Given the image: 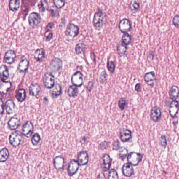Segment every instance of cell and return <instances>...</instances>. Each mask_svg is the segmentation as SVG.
I'll return each mask as SVG.
<instances>
[{
  "mask_svg": "<svg viewBox=\"0 0 179 179\" xmlns=\"http://www.w3.org/2000/svg\"><path fill=\"white\" fill-rule=\"evenodd\" d=\"M9 143L13 147L19 146L23 140V134L20 131L16 130L12 132L9 138Z\"/></svg>",
  "mask_w": 179,
  "mask_h": 179,
  "instance_id": "cell-1",
  "label": "cell"
},
{
  "mask_svg": "<svg viewBox=\"0 0 179 179\" xmlns=\"http://www.w3.org/2000/svg\"><path fill=\"white\" fill-rule=\"evenodd\" d=\"M43 81L45 87L47 89H51L55 86V77L51 72H46L44 74Z\"/></svg>",
  "mask_w": 179,
  "mask_h": 179,
  "instance_id": "cell-2",
  "label": "cell"
},
{
  "mask_svg": "<svg viewBox=\"0 0 179 179\" xmlns=\"http://www.w3.org/2000/svg\"><path fill=\"white\" fill-rule=\"evenodd\" d=\"M105 21V15L103 12L98 11L95 13L94 18L93 24L97 28H101L103 27Z\"/></svg>",
  "mask_w": 179,
  "mask_h": 179,
  "instance_id": "cell-3",
  "label": "cell"
},
{
  "mask_svg": "<svg viewBox=\"0 0 179 179\" xmlns=\"http://www.w3.org/2000/svg\"><path fill=\"white\" fill-rule=\"evenodd\" d=\"M143 158V154L137 152H130L127 156V160L129 163L133 166H137L139 164Z\"/></svg>",
  "mask_w": 179,
  "mask_h": 179,
  "instance_id": "cell-4",
  "label": "cell"
},
{
  "mask_svg": "<svg viewBox=\"0 0 179 179\" xmlns=\"http://www.w3.org/2000/svg\"><path fill=\"white\" fill-rule=\"evenodd\" d=\"M80 164L77 160L75 159L71 160L67 167V173L70 177H72L78 172Z\"/></svg>",
  "mask_w": 179,
  "mask_h": 179,
  "instance_id": "cell-5",
  "label": "cell"
},
{
  "mask_svg": "<svg viewBox=\"0 0 179 179\" xmlns=\"http://www.w3.org/2000/svg\"><path fill=\"white\" fill-rule=\"evenodd\" d=\"M71 81L73 85L77 87H81L84 81V77L83 73L81 71H76L71 76Z\"/></svg>",
  "mask_w": 179,
  "mask_h": 179,
  "instance_id": "cell-6",
  "label": "cell"
},
{
  "mask_svg": "<svg viewBox=\"0 0 179 179\" xmlns=\"http://www.w3.org/2000/svg\"><path fill=\"white\" fill-rule=\"evenodd\" d=\"M34 130V127L32 122L30 121H27L23 124L22 131L23 135L26 138H29L32 135Z\"/></svg>",
  "mask_w": 179,
  "mask_h": 179,
  "instance_id": "cell-7",
  "label": "cell"
},
{
  "mask_svg": "<svg viewBox=\"0 0 179 179\" xmlns=\"http://www.w3.org/2000/svg\"><path fill=\"white\" fill-rule=\"evenodd\" d=\"M79 33V28L76 24L71 23L67 27L66 31V34L69 38L76 37Z\"/></svg>",
  "mask_w": 179,
  "mask_h": 179,
  "instance_id": "cell-8",
  "label": "cell"
},
{
  "mask_svg": "<svg viewBox=\"0 0 179 179\" xmlns=\"http://www.w3.org/2000/svg\"><path fill=\"white\" fill-rule=\"evenodd\" d=\"M111 165V159L108 154H103L101 159V167L104 172H107L110 169Z\"/></svg>",
  "mask_w": 179,
  "mask_h": 179,
  "instance_id": "cell-9",
  "label": "cell"
},
{
  "mask_svg": "<svg viewBox=\"0 0 179 179\" xmlns=\"http://www.w3.org/2000/svg\"><path fill=\"white\" fill-rule=\"evenodd\" d=\"M62 60L58 58H54L51 61L49 69L51 73H57L62 68Z\"/></svg>",
  "mask_w": 179,
  "mask_h": 179,
  "instance_id": "cell-10",
  "label": "cell"
},
{
  "mask_svg": "<svg viewBox=\"0 0 179 179\" xmlns=\"http://www.w3.org/2000/svg\"><path fill=\"white\" fill-rule=\"evenodd\" d=\"M131 28V22L128 18H123L120 21L119 23V28L120 31L124 34L127 33L129 31H130Z\"/></svg>",
  "mask_w": 179,
  "mask_h": 179,
  "instance_id": "cell-11",
  "label": "cell"
},
{
  "mask_svg": "<svg viewBox=\"0 0 179 179\" xmlns=\"http://www.w3.org/2000/svg\"><path fill=\"white\" fill-rule=\"evenodd\" d=\"M41 21V17L36 12H32L28 16V23L32 27H35L39 25Z\"/></svg>",
  "mask_w": 179,
  "mask_h": 179,
  "instance_id": "cell-12",
  "label": "cell"
},
{
  "mask_svg": "<svg viewBox=\"0 0 179 179\" xmlns=\"http://www.w3.org/2000/svg\"><path fill=\"white\" fill-rule=\"evenodd\" d=\"M89 155L86 151H81L77 156V161L81 166L87 164L89 162Z\"/></svg>",
  "mask_w": 179,
  "mask_h": 179,
  "instance_id": "cell-13",
  "label": "cell"
},
{
  "mask_svg": "<svg viewBox=\"0 0 179 179\" xmlns=\"http://www.w3.org/2000/svg\"><path fill=\"white\" fill-rule=\"evenodd\" d=\"M161 116L162 112L160 108L157 106H154L152 108L150 112V117L154 122H159L161 119Z\"/></svg>",
  "mask_w": 179,
  "mask_h": 179,
  "instance_id": "cell-14",
  "label": "cell"
},
{
  "mask_svg": "<svg viewBox=\"0 0 179 179\" xmlns=\"http://www.w3.org/2000/svg\"><path fill=\"white\" fill-rule=\"evenodd\" d=\"M53 164L55 169L57 170L64 169L65 165V159L62 156H56L53 160Z\"/></svg>",
  "mask_w": 179,
  "mask_h": 179,
  "instance_id": "cell-15",
  "label": "cell"
},
{
  "mask_svg": "<svg viewBox=\"0 0 179 179\" xmlns=\"http://www.w3.org/2000/svg\"><path fill=\"white\" fill-rule=\"evenodd\" d=\"M16 55L15 51L13 50H9L6 53H5L4 56V60L5 63L9 64H11L13 63L14 62L15 60L16 59Z\"/></svg>",
  "mask_w": 179,
  "mask_h": 179,
  "instance_id": "cell-16",
  "label": "cell"
},
{
  "mask_svg": "<svg viewBox=\"0 0 179 179\" xmlns=\"http://www.w3.org/2000/svg\"><path fill=\"white\" fill-rule=\"evenodd\" d=\"M7 124L10 130H15L20 126L21 121L17 117H12L7 122Z\"/></svg>",
  "mask_w": 179,
  "mask_h": 179,
  "instance_id": "cell-17",
  "label": "cell"
},
{
  "mask_svg": "<svg viewBox=\"0 0 179 179\" xmlns=\"http://www.w3.org/2000/svg\"><path fill=\"white\" fill-rule=\"evenodd\" d=\"M179 110V103L176 100L172 101L169 106V114L171 117L175 118Z\"/></svg>",
  "mask_w": 179,
  "mask_h": 179,
  "instance_id": "cell-18",
  "label": "cell"
},
{
  "mask_svg": "<svg viewBox=\"0 0 179 179\" xmlns=\"http://www.w3.org/2000/svg\"><path fill=\"white\" fill-rule=\"evenodd\" d=\"M122 171L123 175L125 177H130L133 175L134 170H133L132 165L130 163H125L122 168Z\"/></svg>",
  "mask_w": 179,
  "mask_h": 179,
  "instance_id": "cell-19",
  "label": "cell"
},
{
  "mask_svg": "<svg viewBox=\"0 0 179 179\" xmlns=\"http://www.w3.org/2000/svg\"><path fill=\"white\" fill-rule=\"evenodd\" d=\"M144 80L147 84L153 87L156 80V75L154 71H150L146 73L144 76Z\"/></svg>",
  "mask_w": 179,
  "mask_h": 179,
  "instance_id": "cell-20",
  "label": "cell"
},
{
  "mask_svg": "<svg viewBox=\"0 0 179 179\" xmlns=\"http://www.w3.org/2000/svg\"><path fill=\"white\" fill-rule=\"evenodd\" d=\"M5 109L7 114L11 115L15 111L16 106L14 101L11 99L8 100L5 103Z\"/></svg>",
  "mask_w": 179,
  "mask_h": 179,
  "instance_id": "cell-21",
  "label": "cell"
},
{
  "mask_svg": "<svg viewBox=\"0 0 179 179\" xmlns=\"http://www.w3.org/2000/svg\"><path fill=\"white\" fill-rule=\"evenodd\" d=\"M131 135H132L131 131L129 129H125L120 131V139L122 142L126 143V142L128 141L129 140H130V139H131Z\"/></svg>",
  "mask_w": 179,
  "mask_h": 179,
  "instance_id": "cell-22",
  "label": "cell"
},
{
  "mask_svg": "<svg viewBox=\"0 0 179 179\" xmlns=\"http://www.w3.org/2000/svg\"><path fill=\"white\" fill-rule=\"evenodd\" d=\"M1 79L2 81H7L9 78V71L7 67L5 65H2L0 67Z\"/></svg>",
  "mask_w": 179,
  "mask_h": 179,
  "instance_id": "cell-23",
  "label": "cell"
},
{
  "mask_svg": "<svg viewBox=\"0 0 179 179\" xmlns=\"http://www.w3.org/2000/svg\"><path fill=\"white\" fill-rule=\"evenodd\" d=\"M41 90V87L39 84H32L29 87V93L32 96L36 97L39 94Z\"/></svg>",
  "mask_w": 179,
  "mask_h": 179,
  "instance_id": "cell-24",
  "label": "cell"
},
{
  "mask_svg": "<svg viewBox=\"0 0 179 179\" xmlns=\"http://www.w3.org/2000/svg\"><path fill=\"white\" fill-rule=\"evenodd\" d=\"M50 94L53 98H57L62 93V88L60 85L57 84L50 90Z\"/></svg>",
  "mask_w": 179,
  "mask_h": 179,
  "instance_id": "cell-25",
  "label": "cell"
},
{
  "mask_svg": "<svg viewBox=\"0 0 179 179\" xmlns=\"http://www.w3.org/2000/svg\"><path fill=\"white\" fill-rule=\"evenodd\" d=\"M30 65V62L27 59L24 58L21 60L19 63L17 70L20 73H25L28 70Z\"/></svg>",
  "mask_w": 179,
  "mask_h": 179,
  "instance_id": "cell-26",
  "label": "cell"
},
{
  "mask_svg": "<svg viewBox=\"0 0 179 179\" xmlns=\"http://www.w3.org/2000/svg\"><path fill=\"white\" fill-rule=\"evenodd\" d=\"M169 96L170 98L173 100H176L179 97V88L177 86H172L169 90Z\"/></svg>",
  "mask_w": 179,
  "mask_h": 179,
  "instance_id": "cell-27",
  "label": "cell"
},
{
  "mask_svg": "<svg viewBox=\"0 0 179 179\" xmlns=\"http://www.w3.org/2000/svg\"><path fill=\"white\" fill-rule=\"evenodd\" d=\"M12 84L10 81H2L0 85V92L1 94H7L11 87Z\"/></svg>",
  "mask_w": 179,
  "mask_h": 179,
  "instance_id": "cell-28",
  "label": "cell"
},
{
  "mask_svg": "<svg viewBox=\"0 0 179 179\" xmlns=\"http://www.w3.org/2000/svg\"><path fill=\"white\" fill-rule=\"evenodd\" d=\"M127 51V46L122 41H120L118 43L117 45V52L120 56H124L126 53Z\"/></svg>",
  "mask_w": 179,
  "mask_h": 179,
  "instance_id": "cell-29",
  "label": "cell"
},
{
  "mask_svg": "<svg viewBox=\"0 0 179 179\" xmlns=\"http://www.w3.org/2000/svg\"><path fill=\"white\" fill-rule=\"evenodd\" d=\"M34 57L36 60L41 62L45 57V51L43 48H37L34 54Z\"/></svg>",
  "mask_w": 179,
  "mask_h": 179,
  "instance_id": "cell-30",
  "label": "cell"
},
{
  "mask_svg": "<svg viewBox=\"0 0 179 179\" xmlns=\"http://www.w3.org/2000/svg\"><path fill=\"white\" fill-rule=\"evenodd\" d=\"M9 153L7 148H3L0 151V162H5L9 158Z\"/></svg>",
  "mask_w": 179,
  "mask_h": 179,
  "instance_id": "cell-31",
  "label": "cell"
},
{
  "mask_svg": "<svg viewBox=\"0 0 179 179\" xmlns=\"http://www.w3.org/2000/svg\"><path fill=\"white\" fill-rule=\"evenodd\" d=\"M16 98L19 102H23L26 98V92L24 88H21L16 92Z\"/></svg>",
  "mask_w": 179,
  "mask_h": 179,
  "instance_id": "cell-32",
  "label": "cell"
},
{
  "mask_svg": "<svg viewBox=\"0 0 179 179\" xmlns=\"http://www.w3.org/2000/svg\"><path fill=\"white\" fill-rule=\"evenodd\" d=\"M9 5L11 11H17L20 7V1L19 0H10Z\"/></svg>",
  "mask_w": 179,
  "mask_h": 179,
  "instance_id": "cell-33",
  "label": "cell"
},
{
  "mask_svg": "<svg viewBox=\"0 0 179 179\" xmlns=\"http://www.w3.org/2000/svg\"><path fill=\"white\" fill-rule=\"evenodd\" d=\"M67 94L70 97H75L78 94V87L75 85H71L69 86Z\"/></svg>",
  "mask_w": 179,
  "mask_h": 179,
  "instance_id": "cell-34",
  "label": "cell"
},
{
  "mask_svg": "<svg viewBox=\"0 0 179 179\" xmlns=\"http://www.w3.org/2000/svg\"><path fill=\"white\" fill-rule=\"evenodd\" d=\"M128 150L126 148L122 147L119 149L118 150V156L119 158L120 159L122 160H124L127 156H128Z\"/></svg>",
  "mask_w": 179,
  "mask_h": 179,
  "instance_id": "cell-35",
  "label": "cell"
},
{
  "mask_svg": "<svg viewBox=\"0 0 179 179\" xmlns=\"http://www.w3.org/2000/svg\"><path fill=\"white\" fill-rule=\"evenodd\" d=\"M129 8L131 11L136 12L138 11L140 8V4L137 1L133 0L131 1L129 5Z\"/></svg>",
  "mask_w": 179,
  "mask_h": 179,
  "instance_id": "cell-36",
  "label": "cell"
},
{
  "mask_svg": "<svg viewBox=\"0 0 179 179\" xmlns=\"http://www.w3.org/2000/svg\"><path fill=\"white\" fill-rule=\"evenodd\" d=\"M41 140V135L38 133H35L33 135L32 139H31V142L33 146H36L37 145L40 143Z\"/></svg>",
  "mask_w": 179,
  "mask_h": 179,
  "instance_id": "cell-37",
  "label": "cell"
},
{
  "mask_svg": "<svg viewBox=\"0 0 179 179\" xmlns=\"http://www.w3.org/2000/svg\"><path fill=\"white\" fill-rule=\"evenodd\" d=\"M128 106V101L126 99L124 98L120 99L118 101V107L120 110H124Z\"/></svg>",
  "mask_w": 179,
  "mask_h": 179,
  "instance_id": "cell-38",
  "label": "cell"
},
{
  "mask_svg": "<svg viewBox=\"0 0 179 179\" xmlns=\"http://www.w3.org/2000/svg\"><path fill=\"white\" fill-rule=\"evenodd\" d=\"M131 36L128 33H124L122 36V41L126 45H128L131 43Z\"/></svg>",
  "mask_w": 179,
  "mask_h": 179,
  "instance_id": "cell-39",
  "label": "cell"
},
{
  "mask_svg": "<svg viewBox=\"0 0 179 179\" xmlns=\"http://www.w3.org/2000/svg\"><path fill=\"white\" fill-rule=\"evenodd\" d=\"M108 179H119L118 175L116 170L113 169L109 171L108 174Z\"/></svg>",
  "mask_w": 179,
  "mask_h": 179,
  "instance_id": "cell-40",
  "label": "cell"
},
{
  "mask_svg": "<svg viewBox=\"0 0 179 179\" xmlns=\"http://www.w3.org/2000/svg\"><path fill=\"white\" fill-rule=\"evenodd\" d=\"M84 48V45L81 43H79L76 45L75 46V52L77 54H81L83 53Z\"/></svg>",
  "mask_w": 179,
  "mask_h": 179,
  "instance_id": "cell-41",
  "label": "cell"
},
{
  "mask_svg": "<svg viewBox=\"0 0 179 179\" xmlns=\"http://www.w3.org/2000/svg\"><path fill=\"white\" fill-rule=\"evenodd\" d=\"M53 3L57 8L60 9V8H62L63 7H64L65 4V1L63 0H54Z\"/></svg>",
  "mask_w": 179,
  "mask_h": 179,
  "instance_id": "cell-42",
  "label": "cell"
},
{
  "mask_svg": "<svg viewBox=\"0 0 179 179\" xmlns=\"http://www.w3.org/2000/svg\"><path fill=\"white\" fill-rule=\"evenodd\" d=\"M107 66V68H108L109 71L111 72V73H112L114 72L115 68H116L115 63L112 60L108 61Z\"/></svg>",
  "mask_w": 179,
  "mask_h": 179,
  "instance_id": "cell-43",
  "label": "cell"
},
{
  "mask_svg": "<svg viewBox=\"0 0 179 179\" xmlns=\"http://www.w3.org/2000/svg\"><path fill=\"white\" fill-rule=\"evenodd\" d=\"M40 5H41V8L42 9V11L44 12L48 9V4L47 1L45 0H41L40 2Z\"/></svg>",
  "mask_w": 179,
  "mask_h": 179,
  "instance_id": "cell-44",
  "label": "cell"
},
{
  "mask_svg": "<svg viewBox=\"0 0 179 179\" xmlns=\"http://www.w3.org/2000/svg\"><path fill=\"white\" fill-rule=\"evenodd\" d=\"M107 79V74L106 73V71H103L101 73L100 75L99 76V80L101 83H104Z\"/></svg>",
  "mask_w": 179,
  "mask_h": 179,
  "instance_id": "cell-45",
  "label": "cell"
},
{
  "mask_svg": "<svg viewBox=\"0 0 179 179\" xmlns=\"http://www.w3.org/2000/svg\"><path fill=\"white\" fill-rule=\"evenodd\" d=\"M172 23L173 25L175 26V28H179V15H176L173 18L172 20Z\"/></svg>",
  "mask_w": 179,
  "mask_h": 179,
  "instance_id": "cell-46",
  "label": "cell"
},
{
  "mask_svg": "<svg viewBox=\"0 0 179 179\" xmlns=\"http://www.w3.org/2000/svg\"><path fill=\"white\" fill-rule=\"evenodd\" d=\"M108 144H109V143L106 141H104L103 142H102L99 145V149L102 150L106 149L108 148Z\"/></svg>",
  "mask_w": 179,
  "mask_h": 179,
  "instance_id": "cell-47",
  "label": "cell"
},
{
  "mask_svg": "<svg viewBox=\"0 0 179 179\" xmlns=\"http://www.w3.org/2000/svg\"><path fill=\"white\" fill-rule=\"evenodd\" d=\"M160 145L162 147H165L167 146V139H166L165 135L161 136L160 139Z\"/></svg>",
  "mask_w": 179,
  "mask_h": 179,
  "instance_id": "cell-48",
  "label": "cell"
},
{
  "mask_svg": "<svg viewBox=\"0 0 179 179\" xmlns=\"http://www.w3.org/2000/svg\"><path fill=\"white\" fill-rule=\"evenodd\" d=\"M53 36V33L51 31H46V32L45 34L46 41H49L52 39Z\"/></svg>",
  "mask_w": 179,
  "mask_h": 179,
  "instance_id": "cell-49",
  "label": "cell"
},
{
  "mask_svg": "<svg viewBox=\"0 0 179 179\" xmlns=\"http://www.w3.org/2000/svg\"><path fill=\"white\" fill-rule=\"evenodd\" d=\"M51 15L53 17H57L59 15V12L57 9L52 8L51 10Z\"/></svg>",
  "mask_w": 179,
  "mask_h": 179,
  "instance_id": "cell-50",
  "label": "cell"
},
{
  "mask_svg": "<svg viewBox=\"0 0 179 179\" xmlns=\"http://www.w3.org/2000/svg\"><path fill=\"white\" fill-rule=\"evenodd\" d=\"M113 148L114 150H119L120 148V143L118 140H116L114 142Z\"/></svg>",
  "mask_w": 179,
  "mask_h": 179,
  "instance_id": "cell-51",
  "label": "cell"
},
{
  "mask_svg": "<svg viewBox=\"0 0 179 179\" xmlns=\"http://www.w3.org/2000/svg\"><path fill=\"white\" fill-rule=\"evenodd\" d=\"M86 88H87V90H88L89 92H90L94 88V83L92 81H90V82L88 83Z\"/></svg>",
  "mask_w": 179,
  "mask_h": 179,
  "instance_id": "cell-52",
  "label": "cell"
},
{
  "mask_svg": "<svg viewBox=\"0 0 179 179\" xmlns=\"http://www.w3.org/2000/svg\"><path fill=\"white\" fill-rule=\"evenodd\" d=\"M54 26V24L53 22L48 23L47 25L46 26V30L47 31H51V30L53 29Z\"/></svg>",
  "mask_w": 179,
  "mask_h": 179,
  "instance_id": "cell-53",
  "label": "cell"
},
{
  "mask_svg": "<svg viewBox=\"0 0 179 179\" xmlns=\"http://www.w3.org/2000/svg\"><path fill=\"white\" fill-rule=\"evenodd\" d=\"M141 90V85L140 83L137 84L135 86V90L136 92H140Z\"/></svg>",
  "mask_w": 179,
  "mask_h": 179,
  "instance_id": "cell-54",
  "label": "cell"
},
{
  "mask_svg": "<svg viewBox=\"0 0 179 179\" xmlns=\"http://www.w3.org/2000/svg\"><path fill=\"white\" fill-rule=\"evenodd\" d=\"M5 105H4V103L2 99H1V114L2 115L4 110Z\"/></svg>",
  "mask_w": 179,
  "mask_h": 179,
  "instance_id": "cell-55",
  "label": "cell"
},
{
  "mask_svg": "<svg viewBox=\"0 0 179 179\" xmlns=\"http://www.w3.org/2000/svg\"><path fill=\"white\" fill-rule=\"evenodd\" d=\"M97 179H106V177L103 173H99L97 177Z\"/></svg>",
  "mask_w": 179,
  "mask_h": 179,
  "instance_id": "cell-56",
  "label": "cell"
},
{
  "mask_svg": "<svg viewBox=\"0 0 179 179\" xmlns=\"http://www.w3.org/2000/svg\"><path fill=\"white\" fill-rule=\"evenodd\" d=\"M91 58H92V60H95V55L93 53H91Z\"/></svg>",
  "mask_w": 179,
  "mask_h": 179,
  "instance_id": "cell-57",
  "label": "cell"
}]
</instances>
